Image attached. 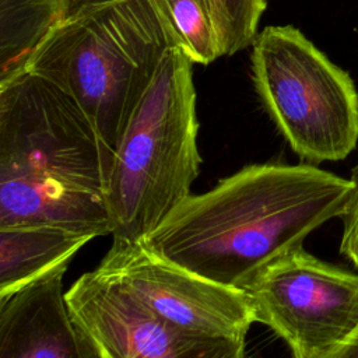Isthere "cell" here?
I'll use <instances>...</instances> for the list:
<instances>
[{
  "instance_id": "obj_1",
  "label": "cell",
  "mask_w": 358,
  "mask_h": 358,
  "mask_svg": "<svg viewBox=\"0 0 358 358\" xmlns=\"http://www.w3.org/2000/svg\"><path fill=\"white\" fill-rule=\"evenodd\" d=\"M351 179L312 164H253L189 196L143 242L157 256L246 289L257 273L343 217Z\"/></svg>"
},
{
  "instance_id": "obj_2",
  "label": "cell",
  "mask_w": 358,
  "mask_h": 358,
  "mask_svg": "<svg viewBox=\"0 0 358 358\" xmlns=\"http://www.w3.org/2000/svg\"><path fill=\"white\" fill-rule=\"evenodd\" d=\"M112 157L80 105L22 70L0 80V228L112 234Z\"/></svg>"
},
{
  "instance_id": "obj_3",
  "label": "cell",
  "mask_w": 358,
  "mask_h": 358,
  "mask_svg": "<svg viewBox=\"0 0 358 358\" xmlns=\"http://www.w3.org/2000/svg\"><path fill=\"white\" fill-rule=\"evenodd\" d=\"M171 46L173 39L152 0H90L49 29L22 70L67 92L113 158Z\"/></svg>"
},
{
  "instance_id": "obj_4",
  "label": "cell",
  "mask_w": 358,
  "mask_h": 358,
  "mask_svg": "<svg viewBox=\"0 0 358 358\" xmlns=\"http://www.w3.org/2000/svg\"><path fill=\"white\" fill-rule=\"evenodd\" d=\"M192 64L166 49L120 137L106 186L113 239L144 241L190 196L201 164Z\"/></svg>"
},
{
  "instance_id": "obj_5",
  "label": "cell",
  "mask_w": 358,
  "mask_h": 358,
  "mask_svg": "<svg viewBox=\"0 0 358 358\" xmlns=\"http://www.w3.org/2000/svg\"><path fill=\"white\" fill-rule=\"evenodd\" d=\"M252 80L267 113L295 154L340 161L358 143V92L351 76L292 25L257 32Z\"/></svg>"
},
{
  "instance_id": "obj_6",
  "label": "cell",
  "mask_w": 358,
  "mask_h": 358,
  "mask_svg": "<svg viewBox=\"0 0 358 358\" xmlns=\"http://www.w3.org/2000/svg\"><path fill=\"white\" fill-rule=\"evenodd\" d=\"M255 319L289 347L292 358H317L358 331V273L299 246L263 267L245 289Z\"/></svg>"
},
{
  "instance_id": "obj_7",
  "label": "cell",
  "mask_w": 358,
  "mask_h": 358,
  "mask_svg": "<svg viewBox=\"0 0 358 358\" xmlns=\"http://www.w3.org/2000/svg\"><path fill=\"white\" fill-rule=\"evenodd\" d=\"M66 301L106 358H248L245 338L185 331L99 267L84 273L66 292Z\"/></svg>"
},
{
  "instance_id": "obj_8",
  "label": "cell",
  "mask_w": 358,
  "mask_h": 358,
  "mask_svg": "<svg viewBox=\"0 0 358 358\" xmlns=\"http://www.w3.org/2000/svg\"><path fill=\"white\" fill-rule=\"evenodd\" d=\"M98 267L112 274L162 319L185 331L246 340L256 322L245 289L217 284L179 267L152 253L143 241L113 239Z\"/></svg>"
},
{
  "instance_id": "obj_9",
  "label": "cell",
  "mask_w": 358,
  "mask_h": 358,
  "mask_svg": "<svg viewBox=\"0 0 358 358\" xmlns=\"http://www.w3.org/2000/svg\"><path fill=\"white\" fill-rule=\"evenodd\" d=\"M62 266L0 302V358H105L73 317Z\"/></svg>"
},
{
  "instance_id": "obj_10",
  "label": "cell",
  "mask_w": 358,
  "mask_h": 358,
  "mask_svg": "<svg viewBox=\"0 0 358 358\" xmlns=\"http://www.w3.org/2000/svg\"><path fill=\"white\" fill-rule=\"evenodd\" d=\"M91 239L90 235L55 227L0 228V302L50 271L69 266Z\"/></svg>"
},
{
  "instance_id": "obj_11",
  "label": "cell",
  "mask_w": 358,
  "mask_h": 358,
  "mask_svg": "<svg viewBox=\"0 0 358 358\" xmlns=\"http://www.w3.org/2000/svg\"><path fill=\"white\" fill-rule=\"evenodd\" d=\"M90 0H0V80L20 73L64 15Z\"/></svg>"
},
{
  "instance_id": "obj_12",
  "label": "cell",
  "mask_w": 358,
  "mask_h": 358,
  "mask_svg": "<svg viewBox=\"0 0 358 358\" xmlns=\"http://www.w3.org/2000/svg\"><path fill=\"white\" fill-rule=\"evenodd\" d=\"M176 48L192 63L210 64L222 55L210 0H152Z\"/></svg>"
},
{
  "instance_id": "obj_13",
  "label": "cell",
  "mask_w": 358,
  "mask_h": 358,
  "mask_svg": "<svg viewBox=\"0 0 358 358\" xmlns=\"http://www.w3.org/2000/svg\"><path fill=\"white\" fill-rule=\"evenodd\" d=\"M222 55L231 56L253 43L266 0H210Z\"/></svg>"
},
{
  "instance_id": "obj_14",
  "label": "cell",
  "mask_w": 358,
  "mask_h": 358,
  "mask_svg": "<svg viewBox=\"0 0 358 358\" xmlns=\"http://www.w3.org/2000/svg\"><path fill=\"white\" fill-rule=\"evenodd\" d=\"M352 192L343 218V235L340 252L344 255L358 271V164L351 173Z\"/></svg>"
},
{
  "instance_id": "obj_15",
  "label": "cell",
  "mask_w": 358,
  "mask_h": 358,
  "mask_svg": "<svg viewBox=\"0 0 358 358\" xmlns=\"http://www.w3.org/2000/svg\"><path fill=\"white\" fill-rule=\"evenodd\" d=\"M317 358H358V331L345 343Z\"/></svg>"
},
{
  "instance_id": "obj_16",
  "label": "cell",
  "mask_w": 358,
  "mask_h": 358,
  "mask_svg": "<svg viewBox=\"0 0 358 358\" xmlns=\"http://www.w3.org/2000/svg\"><path fill=\"white\" fill-rule=\"evenodd\" d=\"M103 357H105V355H103ZM105 358H106V357H105Z\"/></svg>"
}]
</instances>
